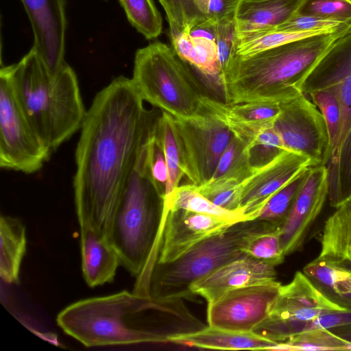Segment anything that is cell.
<instances>
[{"mask_svg": "<svg viewBox=\"0 0 351 351\" xmlns=\"http://www.w3.org/2000/svg\"><path fill=\"white\" fill-rule=\"evenodd\" d=\"M158 117L145 107L131 78L119 76L95 95L75 154L73 186L80 224L110 239L117 206Z\"/></svg>", "mask_w": 351, "mask_h": 351, "instance_id": "cell-1", "label": "cell"}, {"mask_svg": "<svg viewBox=\"0 0 351 351\" xmlns=\"http://www.w3.org/2000/svg\"><path fill=\"white\" fill-rule=\"evenodd\" d=\"M56 322L88 348L170 343L171 337L206 326L182 298L154 299L127 291L77 301L62 310Z\"/></svg>", "mask_w": 351, "mask_h": 351, "instance_id": "cell-2", "label": "cell"}, {"mask_svg": "<svg viewBox=\"0 0 351 351\" xmlns=\"http://www.w3.org/2000/svg\"><path fill=\"white\" fill-rule=\"evenodd\" d=\"M351 26L301 38L248 57L232 58L218 77L226 102L281 103L302 93L300 86L317 62Z\"/></svg>", "mask_w": 351, "mask_h": 351, "instance_id": "cell-3", "label": "cell"}, {"mask_svg": "<svg viewBox=\"0 0 351 351\" xmlns=\"http://www.w3.org/2000/svg\"><path fill=\"white\" fill-rule=\"evenodd\" d=\"M3 68L30 125L51 152L80 130L87 110L69 64L52 75L32 47L19 62Z\"/></svg>", "mask_w": 351, "mask_h": 351, "instance_id": "cell-4", "label": "cell"}, {"mask_svg": "<svg viewBox=\"0 0 351 351\" xmlns=\"http://www.w3.org/2000/svg\"><path fill=\"white\" fill-rule=\"evenodd\" d=\"M259 219L236 222L200 242L178 259L154 263L136 276L133 292L154 299H191L193 283L223 265L247 255L244 248L255 236L278 229Z\"/></svg>", "mask_w": 351, "mask_h": 351, "instance_id": "cell-5", "label": "cell"}, {"mask_svg": "<svg viewBox=\"0 0 351 351\" xmlns=\"http://www.w3.org/2000/svg\"><path fill=\"white\" fill-rule=\"evenodd\" d=\"M165 217L164 197L146 174L141 156L117 206L110 241L133 276L154 261Z\"/></svg>", "mask_w": 351, "mask_h": 351, "instance_id": "cell-6", "label": "cell"}, {"mask_svg": "<svg viewBox=\"0 0 351 351\" xmlns=\"http://www.w3.org/2000/svg\"><path fill=\"white\" fill-rule=\"evenodd\" d=\"M131 79L144 101L173 117L202 112L205 95L172 47L156 41L138 49Z\"/></svg>", "mask_w": 351, "mask_h": 351, "instance_id": "cell-7", "label": "cell"}, {"mask_svg": "<svg viewBox=\"0 0 351 351\" xmlns=\"http://www.w3.org/2000/svg\"><path fill=\"white\" fill-rule=\"evenodd\" d=\"M346 310L328 298L303 271H298L290 282L281 285L269 315L252 332L280 343L306 330L318 317Z\"/></svg>", "mask_w": 351, "mask_h": 351, "instance_id": "cell-8", "label": "cell"}, {"mask_svg": "<svg viewBox=\"0 0 351 351\" xmlns=\"http://www.w3.org/2000/svg\"><path fill=\"white\" fill-rule=\"evenodd\" d=\"M173 118L184 176L191 184H203L213 177L234 134L219 117L210 112Z\"/></svg>", "mask_w": 351, "mask_h": 351, "instance_id": "cell-9", "label": "cell"}, {"mask_svg": "<svg viewBox=\"0 0 351 351\" xmlns=\"http://www.w3.org/2000/svg\"><path fill=\"white\" fill-rule=\"evenodd\" d=\"M51 151L38 137L23 113L10 77L0 71V167L34 173L46 162Z\"/></svg>", "mask_w": 351, "mask_h": 351, "instance_id": "cell-10", "label": "cell"}, {"mask_svg": "<svg viewBox=\"0 0 351 351\" xmlns=\"http://www.w3.org/2000/svg\"><path fill=\"white\" fill-rule=\"evenodd\" d=\"M281 112L274 128L285 149L311 160L314 165H326L330 144L325 120L303 93L280 103Z\"/></svg>", "mask_w": 351, "mask_h": 351, "instance_id": "cell-11", "label": "cell"}, {"mask_svg": "<svg viewBox=\"0 0 351 351\" xmlns=\"http://www.w3.org/2000/svg\"><path fill=\"white\" fill-rule=\"evenodd\" d=\"M277 280L228 291L208 304L209 326L250 332L269 315L279 295Z\"/></svg>", "mask_w": 351, "mask_h": 351, "instance_id": "cell-12", "label": "cell"}, {"mask_svg": "<svg viewBox=\"0 0 351 351\" xmlns=\"http://www.w3.org/2000/svg\"><path fill=\"white\" fill-rule=\"evenodd\" d=\"M328 89L337 96L342 110V125L337 149L326 167L333 168L341 149L351 130V31L339 38L317 62L300 86L308 95Z\"/></svg>", "mask_w": 351, "mask_h": 351, "instance_id": "cell-13", "label": "cell"}, {"mask_svg": "<svg viewBox=\"0 0 351 351\" xmlns=\"http://www.w3.org/2000/svg\"><path fill=\"white\" fill-rule=\"evenodd\" d=\"M313 166L308 158L292 151L283 150L265 165L254 169L239 184L237 210L247 220L256 219L274 194Z\"/></svg>", "mask_w": 351, "mask_h": 351, "instance_id": "cell-14", "label": "cell"}, {"mask_svg": "<svg viewBox=\"0 0 351 351\" xmlns=\"http://www.w3.org/2000/svg\"><path fill=\"white\" fill-rule=\"evenodd\" d=\"M233 223L223 219L184 209L165 210L154 263L172 262Z\"/></svg>", "mask_w": 351, "mask_h": 351, "instance_id": "cell-15", "label": "cell"}, {"mask_svg": "<svg viewBox=\"0 0 351 351\" xmlns=\"http://www.w3.org/2000/svg\"><path fill=\"white\" fill-rule=\"evenodd\" d=\"M328 195L326 165L311 167L286 221L280 228V243L285 256L297 252L302 247Z\"/></svg>", "mask_w": 351, "mask_h": 351, "instance_id": "cell-16", "label": "cell"}, {"mask_svg": "<svg viewBox=\"0 0 351 351\" xmlns=\"http://www.w3.org/2000/svg\"><path fill=\"white\" fill-rule=\"evenodd\" d=\"M29 19L38 56L54 75L64 61L66 19L64 0H21Z\"/></svg>", "mask_w": 351, "mask_h": 351, "instance_id": "cell-17", "label": "cell"}, {"mask_svg": "<svg viewBox=\"0 0 351 351\" xmlns=\"http://www.w3.org/2000/svg\"><path fill=\"white\" fill-rule=\"evenodd\" d=\"M275 267L247 255L234 259L192 284V296L200 295L208 304L232 290L276 280Z\"/></svg>", "mask_w": 351, "mask_h": 351, "instance_id": "cell-18", "label": "cell"}, {"mask_svg": "<svg viewBox=\"0 0 351 351\" xmlns=\"http://www.w3.org/2000/svg\"><path fill=\"white\" fill-rule=\"evenodd\" d=\"M202 111L219 117L234 136L247 145L264 128L273 126L280 114V103L275 101H251L228 104L204 96Z\"/></svg>", "mask_w": 351, "mask_h": 351, "instance_id": "cell-19", "label": "cell"}, {"mask_svg": "<svg viewBox=\"0 0 351 351\" xmlns=\"http://www.w3.org/2000/svg\"><path fill=\"white\" fill-rule=\"evenodd\" d=\"M82 270L85 282L95 287L113 281L121 263L110 239L90 226L80 224Z\"/></svg>", "mask_w": 351, "mask_h": 351, "instance_id": "cell-20", "label": "cell"}, {"mask_svg": "<svg viewBox=\"0 0 351 351\" xmlns=\"http://www.w3.org/2000/svg\"><path fill=\"white\" fill-rule=\"evenodd\" d=\"M169 342L190 347L215 350H268L278 343L255 333L206 326L195 332L171 337Z\"/></svg>", "mask_w": 351, "mask_h": 351, "instance_id": "cell-21", "label": "cell"}, {"mask_svg": "<svg viewBox=\"0 0 351 351\" xmlns=\"http://www.w3.org/2000/svg\"><path fill=\"white\" fill-rule=\"evenodd\" d=\"M302 0H241L234 19L238 32L273 29L294 16Z\"/></svg>", "mask_w": 351, "mask_h": 351, "instance_id": "cell-22", "label": "cell"}, {"mask_svg": "<svg viewBox=\"0 0 351 351\" xmlns=\"http://www.w3.org/2000/svg\"><path fill=\"white\" fill-rule=\"evenodd\" d=\"M317 257L337 264L351 258V199L337 207L325 221Z\"/></svg>", "mask_w": 351, "mask_h": 351, "instance_id": "cell-23", "label": "cell"}, {"mask_svg": "<svg viewBox=\"0 0 351 351\" xmlns=\"http://www.w3.org/2000/svg\"><path fill=\"white\" fill-rule=\"evenodd\" d=\"M25 227L16 217L0 219V276L7 283H18L19 271L26 252Z\"/></svg>", "mask_w": 351, "mask_h": 351, "instance_id": "cell-24", "label": "cell"}, {"mask_svg": "<svg viewBox=\"0 0 351 351\" xmlns=\"http://www.w3.org/2000/svg\"><path fill=\"white\" fill-rule=\"evenodd\" d=\"M302 271L328 298L351 311V270L316 258Z\"/></svg>", "mask_w": 351, "mask_h": 351, "instance_id": "cell-25", "label": "cell"}, {"mask_svg": "<svg viewBox=\"0 0 351 351\" xmlns=\"http://www.w3.org/2000/svg\"><path fill=\"white\" fill-rule=\"evenodd\" d=\"M171 39L172 47L178 56L195 67L202 75L218 78L220 66L216 42L202 37H193L189 29Z\"/></svg>", "mask_w": 351, "mask_h": 351, "instance_id": "cell-26", "label": "cell"}, {"mask_svg": "<svg viewBox=\"0 0 351 351\" xmlns=\"http://www.w3.org/2000/svg\"><path fill=\"white\" fill-rule=\"evenodd\" d=\"M165 210L184 209L234 223L247 220L239 212L217 206L200 193L193 184L179 185L165 198Z\"/></svg>", "mask_w": 351, "mask_h": 351, "instance_id": "cell-27", "label": "cell"}, {"mask_svg": "<svg viewBox=\"0 0 351 351\" xmlns=\"http://www.w3.org/2000/svg\"><path fill=\"white\" fill-rule=\"evenodd\" d=\"M338 29H322L306 32L265 29L245 32H237L236 55L239 57H248L265 50L301 38Z\"/></svg>", "mask_w": 351, "mask_h": 351, "instance_id": "cell-28", "label": "cell"}, {"mask_svg": "<svg viewBox=\"0 0 351 351\" xmlns=\"http://www.w3.org/2000/svg\"><path fill=\"white\" fill-rule=\"evenodd\" d=\"M253 170L246 144L234 136L208 181L239 184Z\"/></svg>", "mask_w": 351, "mask_h": 351, "instance_id": "cell-29", "label": "cell"}, {"mask_svg": "<svg viewBox=\"0 0 351 351\" xmlns=\"http://www.w3.org/2000/svg\"><path fill=\"white\" fill-rule=\"evenodd\" d=\"M156 132L163 147L168 169V180L165 198L179 186L184 173L182 168V160L173 116L162 111L156 123Z\"/></svg>", "mask_w": 351, "mask_h": 351, "instance_id": "cell-30", "label": "cell"}, {"mask_svg": "<svg viewBox=\"0 0 351 351\" xmlns=\"http://www.w3.org/2000/svg\"><path fill=\"white\" fill-rule=\"evenodd\" d=\"M271 350H351V343L330 330L312 328L278 343Z\"/></svg>", "mask_w": 351, "mask_h": 351, "instance_id": "cell-31", "label": "cell"}, {"mask_svg": "<svg viewBox=\"0 0 351 351\" xmlns=\"http://www.w3.org/2000/svg\"><path fill=\"white\" fill-rule=\"evenodd\" d=\"M328 198L331 206L337 208L351 199V130L341 149L336 165L328 169Z\"/></svg>", "mask_w": 351, "mask_h": 351, "instance_id": "cell-32", "label": "cell"}, {"mask_svg": "<svg viewBox=\"0 0 351 351\" xmlns=\"http://www.w3.org/2000/svg\"><path fill=\"white\" fill-rule=\"evenodd\" d=\"M310 168L274 194L260 210L256 219L267 221L280 228L291 210Z\"/></svg>", "mask_w": 351, "mask_h": 351, "instance_id": "cell-33", "label": "cell"}, {"mask_svg": "<svg viewBox=\"0 0 351 351\" xmlns=\"http://www.w3.org/2000/svg\"><path fill=\"white\" fill-rule=\"evenodd\" d=\"M130 24L147 39L156 38L162 20L153 0H119Z\"/></svg>", "mask_w": 351, "mask_h": 351, "instance_id": "cell-34", "label": "cell"}, {"mask_svg": "<svg viewBox=\"0 0 351 351\" xmlns=\"http://www.w3.org/2000/svg\"><path fill=\"white\" fill-rule=\"evenodd\" d=\"M322 113L328 130L330 158L335 154L340 138L342 110L337 95L328 89H319L308 95ZM329 158V160H330Z\"/></svg>", "mask_w": 351, "mask_h": 351, "instance_id": "cell-35", "label": "cell"}, {"mask_svg": "<svg viewBox=\"0 0 351 351\" xmlns=\"http://www.w3.org/2000/svg\"><path fill=\"white\" fill-rule=\"evenodd\" d=\"M169 25L170 38L177 36L200 19L206 17L194 0H159Z\"/></svg>", "mask_w": 351, "mask_h": 351, "instance_id": "cell-36", "label": "cell"}, {"mask_svg": "<svg viewBox=\"0 0 351 351\" xmlns=\"http://www.w3.org/2000/svg\"><path fill=\"white\" fill-rule=\"evenodd\" d=\"M280 234V228H278L255 236L245 247L244 252L274 267L281 264L286 256L281 246Z\"/></svg>", "mask_w": 351, "mask_h": 351, "instance_id": "cell-37", "label": "cell"}, {"mask_svg": "<svg viewBox=\"0 0 351 351\" xmlns=\"http://www.w3.org/2000/svg\"><path fill=\"white\" fill-rule=\"evenodd\" d=\"M247 147L253 169L265 165L285 149L274 125L259 132Z\"/></svg>", "mask_w": 351, "mask_h": 351, "instance_id": "cell-38", "label": "cell"}, {"mask_svg": "<svg viewBox=\"0 0 351 351\" xmlns=\"http://www.w3.org/2000/svg\"><path fill=\"white\" fill-rule=\"evenodd\" d=\"M143 167L158 192L165 197L168 169L163 147L156 132V125L147 144Z\"/></svg>", "mask_w": 351, "mask_h": 351, "instance_id": "cell-39", "label": "cell"}, {"mask_svg": "<svg viewBox=\"0 0 351 351\" xmlns=\"http://www.w3.org/2000/svg\"><path fill=\"white\" fill-rule=\"evenodd\" d=\"M297 13L351 25V0H302Z\"/></svg>", "mask_w": 351, "mask_h": 351, "instance_id": "cell-40", "label": "cell"}, {"mask_svg": "<svg viewBox=\"0 0 351 351\" xmlns=\"http://www.w3.org/2000/svg\"><path fill=\"white\" fill-rule=\"evenodd\" d=\"M216 44L221 74L236 56L237 29L234 19L223 20L217 23Z\"/></svg>", "mask_w": 351, "mask_h": 351, "instance_id": "cell-41", "label": "cell"}, {"mask_svg": "<svg viewBox=\"0 0 351 351\" xmlns=\"http://www.w3.org/2000/svg\"><path fill=\"white\" fill-rule=\"evenodd\" d=\"M350 26L351 25L336 21L296 13L287 22L273 29L289 32H306L338 29Z\"/></svg>", "mask_w": 351, "mask_h": 351, "instance_id": "cell-42", "label": "cell"}, {"mask_svg": "<svg viewBox=\"0 0 351 351\" xmlns=\"http://www.w3.org/2000/svg\"><path fill=\"white\" fill-rule=\"evenodd\" d=\"M350 326H351V311L346 310L318 317L308 324L306 330L312 328L332 330Z\"/></svg>", "mask_w": 351, "mask_h": 351, "instance_id": "cell-43", "label": "cell"}, {"mask_svg": "<svg viewBox=\"0 0 351 351\" xmlns=\"http://www.w3.org/2000/svg\"><path fill=\"white\" fill-rule=\"evenodd\" d=\"M241 0H210L206 17L215 23L234 19Z\"/></svg>", "mask_w": 351, "mask_h": 351, "instance_id": "cell-44", "label": "cell"}, {"mask_svg": "<svg viewBox=\"0 0 351 351\" xmlns=\"http://www.w3.org/2000/svg\"><path fill=\"white\" fill-rule=\"evenodd\" d=\"M189 32L191 36L205 38L216 42L217 23L206 16L193 24Z\"/></svg>", "mask_w": 351, "mask_h": 351, "instance_id": "cell-45", "label": "cell"}, {"mask_svg": "<svg viewBox=\"0 0 351 351\" xmlns=\"http://www.w3.org/2000/svg\"><path fill=\"white\" fill-rule=\"evenodd\" d=\"M330 330L351 343V326L335 328Z\"/></svg>", "mask_w": 351, "mask_h": 351, "instance_id": "cell-46", "label": "cell"}, {"mask_svg": "<svg viewBox=\"0 0 351 351\" xmlns=\"http://www.w3.org/2000/svg\"><path fill=\"white\" fill-rule=\"evenodd\" d=\"M194 1L200 12L206 16L210 0H194Z\"/></svg>", "mask_w": 351, "mask_h": 351, "instance_id": "cell-47", "label": "cell"}, {"mask_svg": "<svg viewBox=\"0 0 351 351\" xmlns=\"http://www.w3.org/2000/svg\"><path fill=\"white\" fill-rule=\"evenodd\" d=\"M337 265L342 266V267H345L346 269H348L351 270V258L348 259V260H346V261H342L341 263H339Z\"/></svg>", "mask_w": 351, "mask_h": 351, "instance_id": "cell-48", "label": "cell"}, {"mask_svg": "<svg viewBox=\"0 0 351 351\" xmlns=\"http://www.w3.org/2000/svg\"><path fill=\"white\" fill-rule=\"evenodd\" d=\"M105 1H108V0H105Z\"/></svg>", "mask_w": 351, "mask_h": 351, "instance_id": "cell-49", "label": "cell"}]
</instances>
